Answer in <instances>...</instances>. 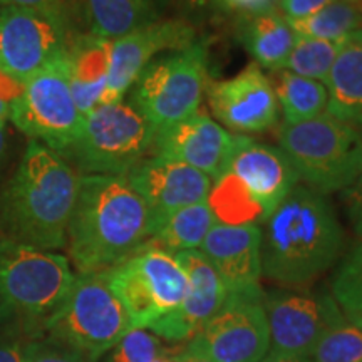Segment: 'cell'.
<instances>
[{
	"instance_id": "obj_13",
	"label": "cell",
	"mask_w": 362,
	"mask_h": 362,
	"mask_svg": "<svg viewBox=\"0 0 362 362\" xmlns=\"http://www.w3.org/2000/svg\"><path fill=\"white\" fill-rule=\"evenodd\" d=\"M269 322V356L305 357L329 327L344 317L330 293L274 292L264 297Z\"/></svg>"
},
{
	"instance_id": "obj_29",
	"label": "cell",
	"mask_w": 362,
	"mask_h": 362,
	"mask_svg": "<svg viewBox=\"0 0 362 362\" xmlns=\"http://www.w3.org/2000/svg\"><path fill=\"white\" fill-rule=\"evenodd\" d=\"M341 42L307 39L297 35L296 44H293V49L287 62H285L284 69L302 76V78L314 79L325 84L339 54V49H341Z\"/></svg>"
},
{
	"instance_id": "obj_40",
	"label": "cell",
	"mask_w": 362,
	"mask_h": 362,
	"mask_svg": "<svg viewBox=\"0 0 362 362\" xmlns=\"http://www.w3.org/2000/svg\"><path fill=\"white\" fill-rule=\"evenodd\" d=\"M180 362H215L210 357L200 354V352L189 349L188 346L181 347L180 349Z\"/></svg>"
},
{
	"instance_id": "obj_6",
	"label": "cell",
	"mask_w": 362,
	"mask_h": 362,
	"mask_svg": "<svg viewBox=\"0 0 362 362\" xmlns=\"http://www.w3.org/2000/svg\"><path fill=\"white\" fill-rule=\"evenodd\" d=\"M133 329L129 315L107 284L106 274H79L42 332L96 362Z\"/></svg>"
},
{
	"instance_id": "obj_22",
	"label": "cell",
	"mask_w": 362,
	"mask_h": 362,
	"mask_svg": "<svg viewBox=\"0 0 362 362\" xmlns=\"http://www.w3.org/2000/svg\"><path fill=\"white\" fill-rule=\"evenodd\" d=\"M325 88L327 115L362 131V29L341 42Z\"/></svg>"
},
{
	"instance_id": "obj_33",
	"label": "cell",
	"mask_w": 362,
	"mask_h": 362,
	"mask_svg": "<svg viewBox=\"0 0 362 362\" xmlns=\"http://www.w3.org/2000/svg\"><path fill=\"white\" fill-rule=\"evenodd\" d=\"M342 203L354 233L362 242V175L351 187L342 189Z\"/></svg>"
},
{
	"instance_id": "obj_1",
	"label": "cell",
	"mask_w": 362,
	"mask_h": 362,
	"mask_svg": "<svg viewBox=\"0 0 362 362\" xmlns=\"http://www.w3.org/2000/svg\"><path fill=\"white\" fill-rule=\"evenodd\" d=\"M151 237V211L126 176L81 175L66 240L79 274L112 269Z\"/></svg>"
},
{
	"instance_id": "obj_38",
	"label": "cell",
	"mask_w": 362,
	"mask_h": 362,
	"mask_svg": "<svg viewBox=\"0 0 362 362\" xmlns=\"http://www.w3.org/2000/svg\"><path fill=\"white\" fill-rule=\"evenodd\" d=\"M24 84L13 79L7 72L0 71V117L6 119L11 111V104L21 96Z\"/></svg>"
},
{
	"instance_id": "obj_36",
	"label": "cell",
	"mask_w": 362,
	"mask_h": 362,
	"mask_svg": "<svg viewBox=\"0 0 362 362\" xmlns=\"http://www.w3.org/2000/svg\"><path fill=\"white\" fill-rule=\"evenodd\" d=\"M332 2L334 0H279V8L285 19L296 21L305 19Z\"/></svg>"
},
{
	"instance_id": "obj_14",
	"label": "cell",
	"mask_w": 362,
	"mask_h": 362,
	"mask_svg": "<svg viewBox=\"0 0 362 362\" xmlns=\"http://www.w3.org/2000/svg\"><path fill=\"white\" fill-rule=\"evenodd\" d=\"M206 101L216 119L237 133H264L280 116L269 76L255 62L232 79L206 86Z\"/></svg>"
},
{
	"instance_id": "obj_39",
	"label": "cell",
	"mask_w": 362,
	"mask_h": 362,
	"mask_svg": "<svg viewBox=\"0 0 362 362\" xmlns=\"http://www.w3.org/2000/svg\"><path fill=\"white\" fill-rule=\"evenodd\" d=\"M187 11H206V8H218L220 0H178Z\"/></svg>"
},
{
	"instance_id": "obj_12",
	"label": "cell",
	"mask_w": 362,
	"mask_h": 362,
	"mask_svg": "<svg viewBox=\"0 0 362 362\" xmlns=\"http://www.w3.org/2000/svg\"><path fill=\"white\" fill-rule=\"evenodd\" d=\"M71 21L27 8H0V71L27 83L57 56L67 51Z\"/></svg>"
},
{
	"instance_id": "obj_25",
	"label": "cell",
	"mask_w": 362,
	"mask_h": 362,
	"mask_svg": "<svg viewBox=\"0 0 362 362\" xmlns=\"http://www.w3.org/2000/svg\"><path fill=\"white\" fill-rule=\"evenodd\" d=\"M269 79L287 124L304 123L327 112L329 94L324 83L287 69L274 71Z\"/></svg>"
},
{
	"instance_id": "obj_19",
	"label": "cell",
	"mask_w": 362,
	"mask_h": 362,
	"mask_svg": "<svg viewBox=\"0 0 362 362\" xmlns=\"http://www.w3.org/2000/svg\"><path fill=\"white\" fill-rule=\"evenodd\" d=\"M223 173H230L260 208L264 220L298 185V175L285 153L240 136Z\"/></svg>"
},
{
	"instance_id": "obj_37",
	"label": "cell",
	"mask_w": 362,
	"mask_h": 362,
	"mask_svg": "<svg viewBox=\"0 0 362 362\" xmlns=\"http://www.w3.org/2000/svg\"><path fill=\"white\" fill-rule=\"evenodd\" d=\"M25 341L21 332L6 327L0 334V362H22Z\"/></svg>"
},
{
	"instance_id": "obj_2",
	"label": "cell",
	"mask_w": 362,
	"mask_h": 362,
	"mask_svg": "<svg viewBox=\"0 0 362 362\" xmlns=\"http://www.w3.org/2000/svg\"><path fill=\"white\" fill-rule=\"evenodd\" d=\"M79 180L59 153L30 139L0 197V238L39 250L64 247Z\"/></svg>"
},
{
	"instance_id": "obj_5",
	"label": "cell",
	"mask_w": 362,
	"mask_h": 362,
	"mask_svg": "<svg viewBox=\"0 0 362 362\" xmlns=\"http://www.w3.org/2000/svg\"><path fill=\"white\" fill-rule=\"evenodd\" d=\"M277 138L298 180L315 192H342L362 175V131L327 112L304 123H284Z\"/></svg>"
},
{
	"instance_id": "obj_18",
	"label": "cell",
	"mask_w": 362,
	"mask_h": 362,
	"mask_svg": "<svg viewBox=\"0 0 362 362\" xmlns=\"http://www.w3.org/2000/svg\"><path fill=\"white\" fill-rule=\"evenodd\" d=\"M126 178L146 202L151 211L153 232L163 218L180 208L208 202L214 187L210 176L202 171L160 156L144 158Z\"/></svg>"
},
{
	"instance_id": "obj_3",
	"label": "cell",
	"mask_w": 362,
	"mask_h": 362,
	"mask_svg": "<svg viewBox=\"0 0 362 362\" xmlns=\"http://www.w3.org/2000/svg\"><path fill=\"white\" fill-rule=\"evenodd\" d=\"M262 274L287 287H302L341 257L344 230L327 194L297 185L264 220Z\"/></svg>"
},
{
	"instance_id": "obj_41",
	"label": "cell",
	"mask_w": 362,
	"mask_h": 362,
	"mask_svg": "<svg viewBox=\"0 0 362 362\" xmlns=\"http://www.w3.org/2000/svg\"><path fill=\"white\" fill-rule=\"evenodd\" d=\"M153 362H180V349H170L163 352L160 357H156Z\"/></svg>"
},
{
	"instance_id": "obj_32",
	"label": "cell",
	"mask_w": 362,
	"mask_h": 362,
	"mask_svg": "<svg viewBox=\"0 0 362 362\" xmlns=\"http://www.w3.org/2000/svg\"><path fill=\"white\" fill-rule=\"evenodd\" d=\"M22 362H88L78 351L47 334L27 339Z\"/></svg>"
},
{
	"instance_id": "obj_30",
	"label": "cell",
	"mask_w": 362,
	"mask_h": 362,
	"mask_svg": "<svg viewBox=\"0 0 362 362\" xmlns=\"http://www.w3.org/2000/svg\"><path fill=\"white\" fill-rule=\"evenodd\" d=\"M330 296L344 315L362 317V242H357L339 264Z\"/></svg>"
},
{
	"instance_id": "obj_28",
	"label": "cell",
	"mask_w": 362,
	"mask_h": 362,
	"mask_svg": "<svg viewBox=\"0 0 362 362\" xmlns=\"http://www.w3.org/2000/svg\"><path fill=\"white\" fill-rule=\"evenodd\" d=\"M310 362H362V317L344 315L319 339Z\"/></svg>"
},
{
	"instance_id": "obj_42",
	"label": "cell",
	"mask_w": 362,
	"mask_h": 362,
	"mask_svg": "<svg viewBox=\"0 0 362 362\" xmlns=\"http://www.w3.org/2000/svg\"><path fill=\"white\" fill-rule=\"evenodd\" d=\"M262 362H310L305 357H284V356H269L267 354Z\"/></svg>"
},
{
	"instance_id": "obj_11",
	"label": "cell",
	"mask_w": 362,
	"mask_h": 362,
	"mask_svg": "<svg viewBox=\"0 0 362 362\" xmlns=\"http://www.w3.org/2000/svg\"><path fill=\"white\" fill-rule=\"evenodd\" d=\"M215 362H262L270 334L260 288L228 293L214 319L187 344Z\"/></svg>"
},
{
	"instance_id": "obj_20",
	"label": "cell",
	"mask_w": 362,
	"mask_h": 362,
	"mask_svg": "<svg viewBox=\"0 0 362 362\" xmlns=\"http://www.w3.org/2000/svg\"><path fill=\"white\" fill-rule=\"evenodd\" d=\"M262 228L257 223L226 225L216 221L200 252L218 272L228 293L260 288Z\"/></svg>"
},
{
	"instance_id": "obj_26",
	"label": "cell",
	"mask_w": 362,
	"mask_h": 362,
	"mask_svg": "<svg viewBox=\"0 0 362 362\" xmlns=\"http://www.w3.org/2000/svg\"><path fill=\"white\" fill-rule=\"evenodd\" d=\"M215 223L216 216L208 202L194 203L163 218L149 243L170 253L198 250Z\"/></svg>"
},
{
	"instance_id": "obj_21",
	"label": "cell",
	"mask_w": 362,
	"mask_h": 362,
	"mask_svg": "<svg viewBox=\"0 0 362 362\" xmlns=\"http://www.w3.org/2000/svg\"><path fill=\"white\" fill-rule=\"evenodd\" d=\"M69 84L76 106L86 116L99 106L107 86L111 40L90 34H74L67 45Z\"/></svg>"
},
{
	"instance_id": "obj_9",
	"label": "cell",
	"mask_w": 362,
	"mask_h": 362,
	"mask_svg": "<svg viewBox=\"0 0 362 362\" xmlns=\"http://www.w3.org/2000/svg\"><path fill=\"white\" fill-rule=\"evenodd\" d=\"M104 274L133 329H149L173 314L188 291V277L173 253L149 242Z\"/></svg>"
},
{
	"instance_id": "obj_43",
	"label": "cell",
	"mask_w": 362,
	"mask_h": 362,
	"mask_svg": "<svg viewBox=\"0 0 362 362\" xmlns=\"http://www.w3.org/2000/svg\"><path fill=\"white\" fill-rule=\"evenodd\" d=\"M4 149H6V119L0 117V160L4 156Z\"/></svg>"
},
{
	"instance_id": "obj_4",
	"label": "cell",
	"mask_w": 362,
	"mask_h": 362,
	"mask_svg": "<svg viewBox=\"0 0 362 362\" xmlns=\"http://www.w3.org/2000/svg\"><path fill=\"white\" fill-rule=\"evenodd\" d=\"M74 282L64 255L0 238V322L25 339L42 325Z\"/></svg>"
},
{
	"instance_id": "obj_31",
	"label": "cell",
	"mask_w": 362,
	"mask_h": 362,
	"mask_svg": "<svg viewBox=\"0 0 362 362\" xmlns=\"http://www.w3.org/2000/svg\"><path fill=\"white\" fill-rule=\"evenodd\" d=\"M168 349L148 329H131L112 347L110 362H153Z\"/></svg>"
},
{
	"instance_id": "obj_23",
	"label": "cell",
	"mask_w": 362,
	"mask_h": 362,
	"mask_svg": "<svg viewBox=\"0 0 362 362\" xmlns=\"http://www.w3.org/2000/svg\"><path fill=\"white\" fill-rule=\"evenodd\" d=\"M170 0H84L90 35L115 40L161 21Z\"/></svg>"
},
{
	"instance_id": "obj_16",
	"label": "cell",
	"mask_w": 362,
	"mask_h": 362,
	"mask_svg": "<svg viewBox=\"0 0 362 362\" xmlns=\"http://www.w3.org/2000/svg\"><path fill=\"white\" fill-rule=\"evenodd\" d=\"M173 255L188 277L187 296L173 314L148 330L170 342H183L193 339L214 319L226 302L228 291L200 250H183Z\"/></svg>"
},
{
	"instance_id": "obj_27",
	"label": "cell",
	"mask_w": 362,
	"mask_h": 362,
	"mask_svg": "<svg viewBox=\"0 0 362 362\" xmlns=\"http://www.w3.org/2000/svg\"><path fill=\"white\" fill-rule=\"evenodd\" d=\"M287 22L298 37L341 42L362 29V0H334L305 19Z\"/></svg>"
},
{
	"instance_id": "obj_17",
	"label": "cell",
	"mask_w": 362,
	"mask_h": 362,
	"mask_svg": "<svg viewBox=\"0 0 362 362\" xmlns=\"http://www.w3.org/2000/svg\"><path fill=\"white\" fill-rule=\"evenodd\" d=\"M238 138L240 134H230L215 119L198 111L156 133L151 151L153 156L183 163L215 181L223 175Z\"/></svg>"
},
{
	"instance_id": "obj_8",
	"label": "cell",
	"mask_w": 362,
	"mask_h": 362,
	"mask_svg": "<svg viewBox=\"0 0 362 362\" xmlns=\"http://www.w3.org/2000/svg\"><path fill=\"white\" fill-rule=\"evenodd\" d=\"M206 90V51L198 40L146 66L134 83L131 106L156 133L200 111Z\"/></svg>"
},
{
	"instance_id": "obj_10",
	"label": "cell",
	"mask_w": 362,
	"mask_h": 362,
	"mask_svg": "<svg viewBox=\"0 0 362 362\" xmlns=\"http://www.w3.org/2000/svg\"><path fill=\"white\" fill-rule=\"evenodd\" d=\"M8 117L33 141H42L56 153L74 141L84 116L71 93L67 51L24 83L22 94L11 104Z\"/></svg>"
},
{
	"instance_id": "obj_34",
	"label": "cell",
	"mask_w": 362,
	"mask_h": 362,
	"mask_svg": "<svg viewBox=\"0 0 362 362\" xmlns=\"http://www.w3.org/2000/svg\"><path fill=\"white\" fill-rule=\"evenodd\" d=\"M0 6L37 11L44 13H51V16L64 17V19L71 21L69 0H0Z\"/></svg>"
},
{
	"instance_id": "obj_7",
	"label": "cell",
	"mask_w": 362,
	"mask_h": 362,
	"mask_svg": "<svg viewBox=\"0 0 362 362\" xmlns=\"http://www.w3.org/2000/svg\"><path fill=\"white\" fill-rule=\"evenodd\" d=\"M155 141V129L123 101L99 104L84 116L79 134L59 153L81 175L128 176Z\"/></svg>"
},
{
	"instance_id": "obj_35",
	"label": "cell",
	"mask_w": 362,
	"mask_h": 362,
	"mask_svg": "<svg viewBox=\"0 0 362 362\" xmlns=\"http://www.w3.org/2000/svg\"><path fill=\"white\" fill-rule=\"evenodd\" d=\"M218 11L235 12L240 16H259L279 11V0H220Z\"/></svg>"
},
{
	"instance_id": "obj_15",
	"label": "cell",
	"mask_w": 362,
	"mask_h": 362,
	"mask_svg": "<svg viewBox=\"0 0 362 362\" xmlns=\"http://www.w3.org/2000/svg\"><path fill=\"white\" fill-rule=\"evenodd\" d=\"M194 42V29L178 19L158 21L123 37L111 40L107 86L99 104L123 101L124 94L146 66L163 51H180Z\"/></svg>"
},
{
	"instance_id": "obj_24",
	"label": "cell",
	"mask_w": 362,
	"mask_h": 362,
	"mask_svg": "<svg viewBox=\"0 0 362 362\" xmlns=\"http://www.w3.org/2000/svg\"><path fill=\"white\" fill-rule=\"evenodd\" d=\"M237 35L255 64L270 72L284 69L297 39L280 11L240 16Z\"/></svg>"
}]
</instances>
